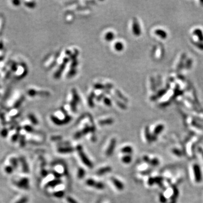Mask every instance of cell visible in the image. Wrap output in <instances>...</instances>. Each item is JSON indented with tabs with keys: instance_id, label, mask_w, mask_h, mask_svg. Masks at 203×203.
I'll list each match as a JSON object with an SVG mask.
<instances>
[{
	"instance_id": "cell-38",
	"label": "cell",
	"mask_w": 203,
	"mask_h": 203,
	"mask_svg": "<svg viewBox=\"0 0 203 203\" xmlns=\"http://www.w3.org/2000/svg\"><path fill=\"white\" fill-rule=\"evenodd\" d=\"M160 201H161L162 203H164V202H165V201H166V199H165V197H164L163 195H160Z\"/></svg>"
},
{
	"instance_id": "cell-16",
	"label": "cell",
	"mask_w": 203,
	"mask_h": 203,
	"mask_svg": "<svg viewBox=\"0 0 203 203\" xmlns=\"http://www.w3.org/2000/svg\"><path fill=\"white\" fill-rule=\"evenodd\" d=\"M28 118L31 121V122L34 125H37L39 124V121H38L37 119L34 116L33 114H32V113L29 114L28 115Z\"/></svg>"
},
{
	"instance_id": "cell-1",
	"label": "cell",
	"mask_w": 203,
	"mask_h": 203,
	"mask_svg": "<svg viewBox=\"0 0 203 203\" xmlns=\"http://www.w3.org/2000/svg\"><path fill=\"white\" fill-rule=\"evenodd\" d=\"M14 77L17 80H21L25 77L28 73V68L24 63H18L17 70L14 72Z\"/></svg>"
},
{
	"instance_id": "cell-39",
	"label": "cell",
	"mask_w": 203,
	"mask_h": 203,
	"mask_svg": "<svg viewBox=\"0 0 203 203\" xmlns=\"http://www.w3.org/2000/svg\"><path fill=\"white\" fill-rule=\"evenodd\" d=\"M143 159H144V160H145L146 162H147V163H150V160L149 158H148L147 156H144Z\"/></svg>"
},
{
	"instance_id": "cell-10",
	"label": "cell",
	"mask_w": 203,
	"mask_h": 203,
	"mask_svg": "<svg viewBox=\"0 0 203 203\" xmlns=\"http://www.w3.org/2000/svg\"><path fill=\"white\" fill-rule=\"evenodd\" d=\"M74 151V149L72 147H62L58 150V151L61 153H71Z\"/></svg>"
},
{
	"instance_id": "cell-30",
	"label": "cell",
	"mask_w": 203,
	"mask_h": 203,
	"mask_svg": "<svg viewBox=\"0 0 203 203\" xmlns=\"http://www.w3.org/2000/svg\"><path fill=\"white\" fill-rule=\"evenodd\" d=\"M24 129L27 132H32L34 130L33 128L29 125H26L24 126Z\"/></svg>"
},
{
	"instance_id": "cell-20",
	"label": "cell",
	"mask_w": 203,
	"mask_h": 203,
	"mask_svg": "<svg viewBox=\"0 0 203 203\" xmlns=\"http://www.w3.org/2000/svg\"><path fill=\"white\" fill-rule=\"evenodd\" d=\"M96 180H94L93 179H88L86 181V184L88 186L94 187V186L96 185Z\"/></svg>"
},
{
	"instance_id": "cell-21",
	"label": "cell",
	"mask_w": 203,
	"mask_h": 203,
	"mask_svg": "<svg viewBox=\"0 0 203 203\" xmlns=\"http://www.w3.org/2000/svg\"><path fill=\"white\" fill-rule=\"evenodd\" d=\"M53 195L57 198H62L64 196V192L63 191H58L54 192Z\"/></svg>"
},
{
	"instance_id": "cell-12",
	"label": "cell",
	"mask_w": 203,
	"mask_h": 203,
	"mask_svg": "<svg viewBox=\"0 0 203 203\" xmlns=\"http://www.w3.org/2000/svg\"><path fill=\"white\" fill-rule=\"evenodd\" d=\"M121 151L122 153H125V155H131V153H132V152L133 151V148L129 146H125L121 149Z\"/></svg>"
},
{
	"instance_id": "cell-17",
	"label": "cell",
	"mask_w": 203,
	"mask_h": 203,
	"mask_svg": "<svg viewBox=\"0 0 203 203\" xmlns=\"http://www.w3.org/2000/svg\"><path fill=\"white\" fill-rule=\"evenodd\" d=\"M19 113H20V111L19 109H17V108H12L10 111V112H9V115L11 117L17 116L18 115H19Z\"/></svg>"
},
{
	"instance_id": "cell-25",
	"label": "cell",
	"mask_w": 203,
	"mask_h": 203,
	"mask_svg": "<svg viewBox=\"0 0 203 203\" xmlns=\"http://www.w3.org/2000/svg\"><path fill=\"white\" fill-rule=\"evenodd\" d=\"M11 163L12 164V166L14 168H17V166H18V160H17V158H12L11 160Z\"/></svg>"
},
{
	"instance_id": "cell-41",
	"label": "cell",
	"mask_w": 203,
	"mask_h": 203,
	"mask_svg": "<svg viewBox=\"0 0 203 203\" xmlns=\"http://www.w3.org/2000/svg\"></svg>"
},
{
	"instance_id": "cell-15",
	"label": "cell",
	"mask_w": 203,
	"mask_h": 203,
	"mask_svg": "<svg viewBox=\"0 0 203 203\" xmlns=\"http://www.w3.org/2000/svg\"><path fill=\"white\" fill-rule=\"evenodd\" d=\"M23 4L25 6H26L29 9H33L36 6V4L34 1H23Z\"/></svg>"
},
{
	"instance_id": "cell-23",
	"label": "cell",
	"mask_w": 203,
	"mask_h": 203,
	"mask_svg": "<svg viewBox=\"0 0 203 203\" xmlns=\"http://www.w3.org/2000/svg\"><path fill=\"white\" fill-rule=\"evenodd\" d=\"M94 187L96 188V189H98V190H102V189H103L104 188V185L102 182H96Z\"/></svg>"
},
{
	"instance_id": "cell-4",
	"label": "cell",
	"mask_w": 203,
	"mask_h": 203,
	"mask_svg": "<svg viewBox=\"0 0 203 203\" xmlns=\"http://www.w3.org/2000/svg\"><path fill=\"white\" fill-rule=\"evenodd\" d=\"M194 174H195V180L197 182H200L202 180V175L201 172V169L197 164H195L194 165Z\"/></svg>"
},
{
	"instance_id": "cell-32",
	"label": "cell",
	"mask_w": 203,
	"mask_h": 203,
	"mask_svg": "<svg viewBox=\"0 0 203 203\" xmlns=\"http://www.w3.org/2000/svg\"><path fill=\"white\" fill-rule=\"evenodd\" d=\"M8 134V130L6 129H4L2 130L1 132V134L3 137H6Z\"/></svg>"
},
{
	"instance_id": "cell-14",
	"label": "cell",
	"mask_w": 203,
	"mask_h": 203,
	"mask_svg": "<svg viewBox=\"0 0 203 203\" xmlns=\"http://www.w3.org/2000/svg\"><path fill=\"white\" fill-rule=\"evenodd\" d=\"M5 18L3 15L0 14V34H2L5 26Z\"/></svg>"
},
{
	"instance_id": "cell-13",
	"label": "cell",
	"mask_w": 203,
	"mask_h": 203,
	"mask_svg": "<svg viewBox=\"0 0 203 203\" xmlns=\"http://www.w3.org/2000/svg\"><path fill=\"white\" fill-rule=\"evenodd\" d=\"M121 160L124 164H130L131 162L132 158H131V155H125L122 158Z\"/></svg>"
},
{
	"instance_id": "cell-29",
	"label": "cell",
	"mask_w": 203,
	"mask_h": 203,
	"mask_svg": "<svg viewBox=\"0 0 203 203\" xmlns=\"http://www.w3.org/2000/svg\"><path fill=\"white\" fill-rule=\"evenodd\" d=\"M112 123V121L111 120H103L100 122V124L101 125H106V124H110Z\"/></svg>"
},
{
	"instance_id": "cell-40",
	"label": "cell",
	"mask_w": 203,
	"mask_h": 203,
	"mask_svg": "<svg viewBox=\"0 0 203 203\" xmlns=\"http://www.w3.org/2000/svg\"><path fill=\"white\" fill-rule=\"evenodd\" d=\"M1 88H2V87H1V85L0 84V89H1Z\"/></svg>"
},
{
	"instance_id": "cell-33",
	"label": "cell",
	"mask_w": 203,
	"mask_h": 203,
	"mask_svg": "<svg viewBox=\"0 0 203 203\" xmlns=\"http://www.w3.org/2000/svg\"><path fill=\"white\" fill-rule=\"evenodd\" d=\"M68 203H78L74 199L71 197H67L66 199Z\"/></svg>"
},
{
	"instance_id": "cell-36",
	"label": "cell",
	"mask_w": 203,
	"mask_h": 203,
	"mask_svg": "<svg viewBox=\"0 0 203 203\" xmlns=\"http://www.w3.org/2000/svg\"><path fill=\"white\" fill-rule=\"evenodd\" d=\"M155 183V180L154 178H150L149 180H148V184L150 185V186H152V185Z\"/></svg>"
},
{
	"instance_id": "cell-31",
	"label": "cell",
	"mask_w": 203,
	"mask_h": 203,
	"mask_svg": "<svg viewBox=\"0 0 203 203\" xmlns=\"http://www.w3.org/2000/svg\"><path fill=\"white\" fill-rule=\"evenodd\" d=\"M150 163L153 166H156L158 164V160L157 158H153V159H152V160L150 161Z\"/></svg>"
},
{
	"instance_id": "cell-37",
	"label": "cell",
	"mask_w": 203,
	"mask_h": 203,
	"mask_svg": "<svg viewBox=\"0 0 203 203\" xmlns=\"http://www.w3.org/2000/svg\"><path fill=\"white\" fill-rule=\"evenodd\" d=\"M18 137H19V134H16L14 135H13L12 138V142H16L18 138Z\"/></svg>"
},
{
	"instance_id": "cell-7",
	"label": "cell",
	"mask_w": 203,
	"mask_h": 203,
	"mask_svg": "<svg viewBox=\"0 0 203 203\" xmlns=\"http://www.w3.org/2000/svg\"><path fill=\"white\" fill-rule=\"evenodd\" d=\"M27 94L30 96H46V92L44 91H38L34 89H29L27 91Z\"/></svg>"
},
{
	"instance_id": "cell-2",
	"label": "cell",
	"mask_w": 203,
	"mask_h": 203,
	"mask_svg": "<svg viewBox=\"0 0 203 203\" xmlns=\"http://www.w3.org/2000/svg\"><path fill=\"white\" fill-rule=\"evenodd\" d=\"M76 149H77V152L79 153L80 158L82 160L83 163L86 166H87L89 168H90V169L93 168V164L91 163V161H90V160L89 159V158H88V156L86 155V154L85 153L82 146L80 145H79L77 146Z\"/></svg>"
},
{
	"instance_id": "cell-27",
	"label": "cell",
	"mask_w": 203,
	"mask_h": 203,
	"mask_svg": "<svg viewBox=\"0 0 203 203\" xmlns=\"http://www.w3.org/2000/svg\"><path fill=\"white\" fill-rule=\"evenodd\" d=\"M28 197H23L19 200H18L15 203H27L28 202Z\"/></svg>"
},
{
	"instance_id": "cell-9",
	"label": "cell",
	"mask_w": 203,
	"mask_h": 203,
	"mask_svg": "<svg viewBox=\"0 0 203 203\" xmlns=\"http://www.w3.org/2000/svg\"><path fill=\"white\" fill-rule=\"evenodd\" d=\"M112 170V168L110 166H106V167H103L101 169H99L96 173L97 175H105L107 173L110 172Z\"/></svg>"
},
{
	"instance_id": "cell-8",
	"label": "cell",
	"mask_w": 203,
	"mask_h": 203,
	"mask_svg": "<svg viewBox=\"0 0 203 203\" xmlns=\"http://www.w3.org/2000/svg\"><path fill=\"white\" fill-rule=\"evenodd\" d=\"M111 180H112V182L114 186L116 187V188L118 190H120V191H122L124 190V185L122 182H121L120 180H118V179H116L115 178H112Z\"/></svg>"
},
{
	"instance_id": "cell-34",
	"label": "cell",
	"mask_w": 203,
	"mask_h": 203,
	"mask_svg": "<svg viewBox=\"0 0 203 203\" xmlns=\"http://www.w3.org/2000/svg\"><path fill=\"white\" fill-rule=\"evenodd\" d=\"M53 175L55 176L56 179H60L61 177H62V175L61 173H59V172H54Z\"/></svg>"
},
{
	"instance_id": "cell-22",
	"label": "cell",
	"mask_w": 203,
	"mask_h": 203,
	"mask_svg": "<svg viewBox=\"0 0 203 203\" xmlns=\"http://www.w3.org/2000/svg\"><path fill=\"white\" fill-rule=\"evenodd\" d=\"M164 126L163 125H158V126L154 131V135H158L159 133H161V131H162V130L163 129Z\"/></svg>"
},
{
	"instance_id": "cell-19",
	"label": "cell",
	"mask_w": 203,
	"mask_h": 203,
	"mask_svg": "<svg viewBox=\"0 0 203 203\" xmlns=\"http://www.w3.org/2000/svg\"><path fill=\"white\" fill-rule=\"evenodd\" d=\"M21 162H22V164L24 172H26V173H28L29 169H28V165L27 164L26 160L24 158H21Z\"/></svg>"
},
{
	"instance_id": "cell-26",
	"label": "cell",
	"mask_w": 203,
	"mask_h": 203,
	"mask_svg": "<svg viewBox=\"0 0 203 203\" xmlns=\"http://www.w3.org/2000/svg\"><path fill=\"white\" fill-rule=\"evenodd\" d=\"M14 168L11 166H7L5 168L6 172L7 174H11L13 172Z\"/></svg>"
},
{
	"instance_id": "cell-18",
	"label": "cell",
	"mask_w": 203,
	"mask_h": 203,
	"mask_svg": "<svg viewBox=\"0 0 203 203\" xmlns=\"http://www.w3.org/2000/svg\"><path fill=\"white\" fill-rule=\"evenodd\" d=\"M85 175V172L84 169L83 168H79L78 172H77V177L79 179L83 178L84 177Z\"/></svg>"
},
{
	"instance_id": "cell-11",
	"label": "cell",
	"mask_w": 203,
	"mask_h": 203,
	"mask_svg": "<svg viewBox=\"0 0 203 203\" xmlns=\"http://www.w3.org/2000/svg\"><path fill=\"white\" fill-rule=\"evenodd\" d=\"M61 183H62V180L60 179H55L54 180H51L50 182H48V183L47 184V187H54Z\"/></svg>"
},
{
	"instance_id": "cell-5",
	"label": "cell",
	"mask_w": 203,
	"mask_h": 203,
	"mask_svg": "<svg viewBox=\"0 0 203 203\" xmlns=\"http://www.w3.org/2000/svg\"><path fill=\"white\" fill-rule=\"evenodd\" d=\"M116 140L115 138H113L110 143V145L108 147L107 151H106V155L107 156H111L113 154V153L115 151V148L116 147Z\"/></svg>"
},
{
	"instance_id": "cell-28",
	"label": "cell",
	"mask_w": 203,
	"mask_h": 203,
	"mask_svg": "<svg viewBox=\"0 0 203 203\" xmlns=\"http://www.w3.org/2000/svg\"><path fill=\"white\" fill-rule=\"evenodd\" d=\"M21 3H22V2L20 1L14 0V1H11V4L12 5V6H14L15 7L19 6L21 5Z\"/></svg>"
},
{
	"instance_id": "cell-6",
	"label": "cell",
	"mask_w": 203,
	"mask_h": 203,
	"mask_svg": "<svg viewBox=\"0 0 203 203\" xmlns=\"http://www.w3.org/2000/svg\"><path fill=\"white\" fill-rule=\"evenodd\" d=\"M16 185L20 188L27 190L29 188V180L27 178H23L17 182Z\"/></svg>"
},
{
	"instance_id": "cell-35",
	"label": "cell",
	"mask_w": 203,
	"mask_h": 203,
	"mask_svg": "<svg viewBox=\"0 0 203 203\" xmlns=\"http://www.w3.org/2000/svg\"><path fill=\"white\" fill-rule=\"evenodd\" d=\"M83 135L81 131H79V132H77V133L75 134V135H74V138H75L76 139H79V138H80Z\"/></svg>"
},
{
	"instance_id": "cell-3",
	"label": "cell",
	"mask_w": 203,
	"mask_h": 203,
	"mask_svg": "<svg viewBox=\"0 0 203 203\" xmlns=\"http://www.w3.org/2000/svg\"><path fill=\"white\" fill-rule=\"evenodd\" d=\"M25 100V96L22 94H19L14 98L13 101H11V107L12 108L19 109L23 104Z\"/></svg>"
},
{
	"instance_id": "cell-24",
	"label": "cell",
	"mask_w": 203,
	"mask_h": 203,
	"mask_svg": "<svg viewBox=\"0 0 203 203\" xmlns=\"http://www.w3.org/2000/svg\"><path fill=\"white\" fill-rule=\"evenodd\" d=\"M146 137L147 141L148 142H151L152 141V137L149 133V130L146 129Z\"/></svg>"
}]
</instances>
